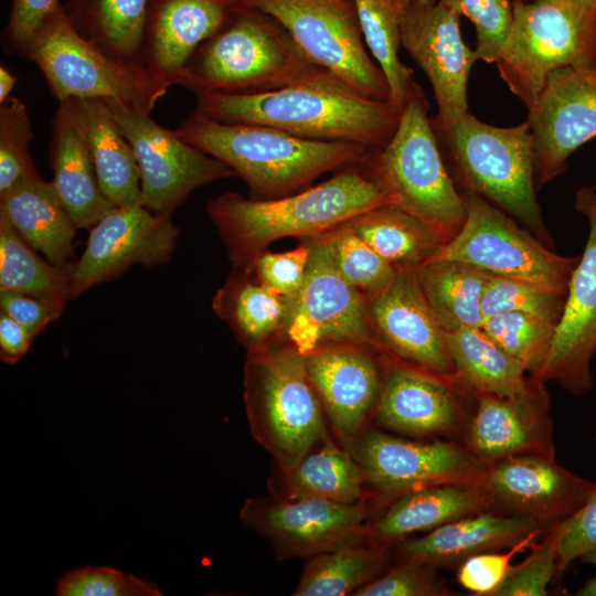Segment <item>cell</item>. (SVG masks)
Here are the masks:
<instances>
[{"label": "cell", "mask_w": 596, "mask_h": 596, "mask_svg": "<svg viewBox=\"0 0 596 596\" xmlns=\"http://www.w3.org/2000/svg\"><path fill=\"white\" fill-rule=\"evenodd\" d=\"M194 110L219 121L265 125L305 139L379 150L393 137L403 108L366 97L319 68L274 91L198 94Z\"/></svg>", "instance_id": "obj_1"}, {"label": "cell", "mask_w": 596, "mask_h": 596, "mask_svg": "<svg viewBox=\"0 0 596 596\" xmlns=\"http://www.w3.org/2000/svg\"><path fill=\"white\" fill-rule=\"evenodd\" d=\"M370 156L336 171L317 185L287 196L253 200L227 192L209 201L206 213L233 268L249 266L277 240L315 237L373 207L395 204L373 174Z\"/></svg>", "instance_id": "obj_2"}, {"label": "cell", "mask_w": 596, "mask_h": 596, "mask_svg": "<svg viewBox=\"0 0 596 596\" xmlns=\"http://www.w3.org/2000/svg\"><path fill=\"white\" fill-rule=\"evenodd\" d=\"M174 131L231 168L253 200L300 192L320 175L362 162L374 151L352 142L305 139L265 125L219 121L196 110Z\"/></svg>", "instance_id": "obj_3"}, {"label": "cell", "mask_w": 596, "mask_h": 596, "mask_svg": "<svg viewBox=\"0 0 596 596\" xmlns=\"http://www.w3.org/2000/svg\"><path fill=\"white\" fill-rule=\"evenodd\" d=\"M319 66L274 18L243 6L191 55L174 85L198 94H249L304 79Z\"/></svg>", "instance_id": "obj_4"}, {"label": "cell", "mask_w": 596, "mask_h": 596, "mask_svg": "<svg viewBox=\"0 0 596 596\" xmlns=\"http://www.w3.org/2000/svg\"><path fill=\"white\" fill-rule=\"evenodd\" d=\"M243 386L251 434L270 455L273 467L289 469L334 438L304 355L287 338L247 351Z\"/></svg>", "instance_id": "obj_5"}, {"label": "cell", "mask_w": 596, "mask_h": 596, "mask_svg": "<svg viewBox=\"0 0 596 596\" xmlns=\"http://www.w3.org/2000/svg\"><path fill=\"white\" fill-rule=\"evenodd\" d=\"M430 121L441 155L449 161L464 193L481 196L546 241L549 233L536 199L533 139L528 121L498 127L469 113L448 125L432 118Z\"/></svg>", "instance_id": "obj_6"}, {"label": "cell", "mask_w": 596, "mask_h": 596, "mask_svg": "<svg viewBox=\"0 0 596 596\" xmlns=\"http://www.w3.org/2000/svg\"><path fill=\"white\" fill-rule=\"evenodd\" d=\"M500 77L530 109L558 67L596 75V0H513Z\"/></svg>", "instance_id": "obj_7"}, {"label": "cell", "mask_w": 596, "mask_h": 596, "mask_svg": "<svg viewBox=\"0 0 596 596\" xmlns=\"http://www.w3.org/2000/svg\"><path fill=\"white\" fill-rule=\"evenodd\" d=\"M428 108L424 91L416 83L393 137L382 149L374 150L369 161L395 204L449 240L465 221L466 204L446 168Z\"/></svg>", "instance_id": "obj_8"}, {"label": "cell", "mask_w": 596, "mask_h": 596, "mask_svg": "<svg viewBox=\"0 0 596 596\" xmlns=\"http://www.w3.org/2000/svg\"><path fill=\"white\" fill-rule=\"evenodd\" d=\"M21 54L40 68L57 102L111 99L150 114L171 87L146 66L113 58L82 36L63 3L44 20Z\"/></svg>", "instance_id": "obj_9"}, {"label": "cell", "mask_w": 596, "mask_h": 596, "mask_svg": "<svg viewBox=\"0 0 596 596\" xmlns=\"http://www.w3.org/2000/svg\"><path fill=\"white\" fill-rule=\"evenodd\" d=\"M278 21L304 54L358 93L391 102L387 81L363 43L353 0H246Z\"/></svg>", "instance_id": "obj_10"}, {"label": "cell", "mask_w": 596, "mask_h": 596, "mask_svg": "<svg viewBox=\"0 0 596 596\" xmlns=\"http://www.w3.org/2000/svg\"><path fill=\"white\" fill-rule=\"evenodd\" d=\"M466 217L434 258L460 260L493 275L524 279L566 292L578 257L544 246L512 216L473 193H462ZM433 260V259H432Z\"/></svg>", "instance_id": "obj_11"}, {"label": "cell", "mask_w": 596, "mask_h": 596, "mask_svg": "<svg viewBox=\"0 0 596 596\" xmlns=\"http://www.w3.org/2000/svg\"><path fill=\"white\" fill-rule=\"evenodd\" d=\"M363 471L372 512L421 488L480 482L486 466L450 441H414L370 427L342 445Z\"/></svg>", "instance_id": "obj_12"}, {"label": "cell", "mask_w": 596, "mask_h": 596, "mask_svg": "<svg viewBox=\"0 0 596 596\" xmlns=\"http://www.w3.org/2000/svg\"><path fill=\"white\" fill-rule=\"evenodd\" d=\"M134 149L141 182L140 202L157 214H172L198 188L235 177L226 164L181 139L134 106L104 99Z\"/></svg>", "instance_id": "obj_13"}, {"label": "cell", "mask_w": 596, "mask_h": 596, "mask_svg": "<svg viewBox=\"0 0 596 596\" xmlns=\"http://www.w3.org/2000/svg\"><path fill=\"white\" fill-rule=\"evenodd\" d=\"M311 245L305 281L291 298L286 338L305 355L332 344H356L379 350L366 296L337 269L326 238H306Z\"/></svg>", "instance_id": "obj_14"}, {"label": "cell", "mask_w": 596, "mask_h": 596, "mask_svg": "<svg viewBox=\"0 0 596 596\" xmlns=\"http://www.w3.org/2000/svg\"><path fill=\"white\" fill-rule=\"evenodd\" d=\"M369 496L355 503L273 494L245 500L240 518L268 541L278 560L308 558L338 546L369 540Z\"/></svg>", "instance_id": "obj_15"}, {"label": "cell", "mask_w": 596, "mask_h": 596, "mask_svg": "<svg viewBox=\"0 0 596 596\" xmlns=\"http://www.w3.org/2000/svg\"><path fill=\"white\" fill-rule=\"evenodd\" d=\"M179 233L171 214L153 213L141 202L115 207L89 228L81 257L65 263L71 299L118 277L132 265L167 263Z\"/></svg>", "instance_id": "obj_16"}, {"label": "cell", "mask_w": 596, "mask_h": 596, "mask_svg": "<svg viewBox=\"0 0 596 596\" xmlns=\"http://www.w3.org/2000/svg\"><path fill=\"white\" fill-rule=\"evenodd\" d=\"M575 209L588 221L587 242L572 272L549 355L531 377L542 383L555 381L582 395L593 387L590 363L596 353V187L576 191Z\"/></svg>", "instance_id": "obj_17"}, {"label": "cell", "mask_w": 596, "mask_h": 596, "mask_svg": "<svg viewBox=\"0 0 596 596\" xmlns=\"http://www.w3.org/2000/svg\"><path fill=\"white\" fill-rule=\"evenodd\" d=\"M460 15L436 0H404L401 45L429 79L438 113L432 119L448 125L468 113L467 83L475 50L461 38Z\"/></svg>", "instance_id": "obj_18"}, {"label": "cell", "mask_w": 596, "mask_h": 596, "mask_svg": "<svg viewBox=\"0 0 596 596\" xmlns=\"http://www.w3.org/2000/svg\"><path fill=\"white\" fill-rule=\"evenodd\" d=\"M536 190L564 173L568 157L596 137V75L558 67L528 109Z\"/></svg>", "instance_id": "obj_19"}, {"label": "cell", "mask_w": 596, "mask_h": 596, "mask_svg": "<svg viewBox=\"0 0 596 596\" xmlns=\"http://www.w3.org/2000/svg\"><path fill=\"white\" fill-rule=\"evenodd\" d=\"M366 301L380 351L438 377L455 376L445 331L425 298L415 269L398 270Z\"/></svg>", "instance_id": "obj_20"}, {"label": "cell", "mask_w": 596, "mask_h": 596, "mask_svg": "<svg viewBox=\"0 0 596 596\" xmlns=\"http://www.w3.org/2000/svg\"><path fill=\"white\" fill-rule=\"evenodd\" d=\"M481 483L492 511L531 518L545 529L576 512L595 487L554 457L535 454L494 461L486 467Z\"/></svg>", "instance_id": "obj_21"}, {"label": "cell", "mask_w": 596, "mask_h": 596, "mask_svg": "<svg viewBox=\"0 0 596 596\" xmlns=\"http://www.w3.org/2000/svg\"><path fill=\"white\" fill-rule=\"evenodd\" d=\"M372 350L356 344H332L304 355L307 376L341 446L363 434L374 422L382 366Z\"/></svg>", "instance_id": "obj_22"}, {"label": "cell", "mask_w": 596, "mask_h": 596, "mask_svg": "<svg viewBox=\"0 0 596 596\" xmlns=\"http://www.w3.org/2000/svg\"><path fill=\"white\" fill-rule=\"evenodd\" d=\"M532 380L530 390L518 396L478 395L467 449L486 467L515 455L554 457L547 394L542 382Z\"/></svg>", "instance_id": "obj_23"}, {"label": "cell", "mask_w": 596, "mask_h": 596, "mask_svg": "<svg viewBox=\"0 0 596 596\" xmlns=\"http://www.w3.org/2000/svg\"><path fill=\"white\" fill-rule=\"evenodd\" d=\"M243 6L238 0H149L145 66L173 86L194 51Z\"/></svg>", "instance_id": "obj_24"}, {"label": "cell", "mask_w": 596, "mask_h": 596, "mask_svg": "<svg viewBox=\"0 0 596 596\" xmlns=\"http://www.w3.org/2000/svg\"><path fill=\"white\" fill-rule=\"evenodd\" d=\"M382 384L374 422L413 437L454 430L460 419L456 397L438 376L397 359L381 358Z\"/></svg>", "instance_id": "obj_25"}, {"label": "cell", "mask_w": 596, "mask_h": 596, "mask_svg": "<svg viewBox=\"0 0 596 596\" xmlns=\"http://www.w3.org/2000/svg\"><path fill=\"white\" fill-rule=\"evenodd\" d=\"M51 127L52 183L77 228H91L117 206L100 191L75 98L58 102Z\"/></svg>", "instance_id": "obj_26"}, {"label": "cell", "mask_w": 596, "mask_h": 596, "mask_svg": "<svg viewBox=\"0 0 596 596\" xmlns=\"http://www.w3.org/2000/svg\"><path fill=\"white\" fill-rule=\"evenodd\" d=\"M546 530L538 521L488 510L440 525L426 535L400 543L401 561L449 566L490 551L511 549Z\"/></svg>", "instance_id": "obj_27"}, {"label": "cell", "mask_w": 596, "mask_h": 596, "mask_svg": "<svg viewBox=\"0 0 596 596\" xmlns=\"http://www.w3.org/2000/svg\"><path fill=\"white\" fill-rule=\"evenodd\" d=\"M382 510L373 521H368V539L393 546L411 534L429 532L451 521L491 510V503L481 481L456 482L403 493Z\"/></svg>", "instance_id": "obj_28"}, {"label": "cell", "mask_w": 596, "mask_h": 596, "mask_svg": "<svg viewBox=\"0 0 596 596\" xmlns=\"http://www.w3.org/2000/svg\"><path fill=\"white\" fill-rule=\"evenodd\" d=\"M291 298L262 284L249 270L234 268L215 292L212 307L247 351L286 338Z\"/></svg>", "instance_id": "obj_29"}, {"label": "cell", "mask_w": 596, "mask_h": 596, "mask_svg": "<svg viewBox=\"0 0 596 596\" xmlns=\"http://www.w3.org/2000/svg\"><path fill=\"white\" fill-rule=\"evenodd\" d=\"M267 487L284 499L355 503L368 496L362 469L336 438L313 448L289 469L273 467Z\"/></svg>", "instance_id": "obj_30"}, {"label": "cell", "mask_w": 596, "mask_h": 596, "mask_svg": "<svg viewBox=\"0 0 596 596\" xmlns=\"http://www.w3.org/2000/svg\"><path fill=\"white\" fill-rule=\"evenodd\" d=\"M0 214L47 260L61 264L73 254L77 226L62 204L52 181H22L0 195Z\"/></svg>", "instance_id": "obj_31"}, {"label": "cell", "mask_w": 596, "mask_h": 596, "mask_svg": "<svg viewBox=\"0 0 596 596\" xmlns=\"http://www.w3.org/2000/svg\"><path fill=\"white\" fill-rule=\"evenodd\" d=\"M100 191L116 206L140 202L141 182L132 147L100 98L76 99Z\"/></svg>", "instance_id": "obj_32"}, {"label": "cell", "mask_w": 596, "mask_h": 596, "mask_svg": "<svg viewBox=\"0 0 596 596\" xmlns=\"http://www.w3.org/2000/svg\"><path fill=\"white\" fill-rule=\"evenodd\" d=\"M347 223L397 272L434 259L448 241L436 227L394 203L373 207Z\"/></svg>", "instance_id": "obj_33"}, {"label": "cell", "mask_w": 596, "mask_h": 596, "mask_svg": "<svg viewBox=\"0 0 596 596\" xmlns=\"http://www.w3.org/2000/svg\"><path fill=\"white\" fill-rule=\"evenodd\" d=\"M446 347L459 377L477 395L513 397L528 392L532 377L523 366L500 349L481 327L445 331Z\"/></svg>", "instance_id": "obj_34"}, {"label": "cell", "mask_w": 596, "mask_h": 596, "mask_svg": "<svg viewBox=\"0 0 596 596\" xmlns=\"http://www.w3.org/2000/svg\"><path fill=\"white\" fill-rule=\"evenodd\" d=\"M149 0H68L72 25L113 58L145 66L143 29Z\"/></svg>", "instance_id": "obj_35"}, {"label": "cell", "mask_w": 596, "mask_h": 596, "mask_svg": "<svg viewBox=\"0 0 596 596\" xmlns=\"http://www.w3.org/2000/svg\"><path fill=\"white\" fill-rule=\"evenodd\" d=\"M425 298L444 331L481 327V302L492 274L471 264L433 259L415 269Z\"/></svg>", "instance_id": "obj_36"}, {"label": "cell", "mask_w": 596, "mask_h": 596, "mask_svg": "<svg viewBox=\"0 0 596 596\" xmlns=\"http://www.w3.org/2000/svg\"><path fill=\"white\" fill-rule=\"evenodd\" d=\"M391 547L364 540L310 556L292 595H353L382 572Z\"/></svg>", "instance_id": "obj_37"}, {"label": "cell", "mask_w": 596, "mask_h": 596, "mask_svg": "<svg viewBox=\"0 0 596 596\" xmlns=\"http://www.w3.org/2000/svg\"><path fill=\"white\" fill-rule=\"evenodd\" d=\"M0 214V291H15L66 307L70 284L65 263L39 256Z\"/></svg>", "instance_id": "obj_38"}, {"label": "cell", "mask_w": 596, "mask_h": 596, "mask_svg": "<svg viewBox=\"0 0 596 596\" xmlns=\"http://www.w3.org/2000/svg\"><path fill=\"white\" fill-rule=\"evenodd\" d=\"M364 41L382 70L391 103L403 108L416 82L398 58L404 0H353Z\"/></svg>", "instance_id": "obj_39"}, {"label": "cell", "mask_w": 596, "mask_h": 596, "mask_svg": "<svg viewBox=\"0 0 596 596\" xmlns=\"http://www.w3.org/2000/svg\"><path fill=\"white\" fill-rule=\"evenodd\" d=\"M481 329L534 376L549 355L556 326L530 315L507 312L485 318Z\"/></svg>", "instance_id": "obj_40"}, {"label": "cell", "mask_w": 596, "mask_h": 596, "mask_svg": "<svg viewBox=\"0 0 596 596\" xmlns=\"http://www.w3.org/2000/svg\"><path fill=\"white\" fill-rule=\"evenodd\" d=\"M341 276L363 295L386 287L397 270L345 222L321 234Z\"/></svg>", "instance_id": "obj_41"}, {"label": "cell", "mask_w": 596, "mask_h": 596, "mask_svg": "<svg viewBox=\"0 0 596 596\" xmlns=\"http://www.w3.org/2000/svg\"><path fill=\"white\" fill-rule=\"evenodd\" d=\"M566 292L544 285L491 275L482 296L483 317L520 312L557 326L564 309Z\"/></svg>", "instance_id": "obj_42"}, {"label": "cell", "mask_w": 596, "mask_h": 596, "mask_svg": "<svg viewBox=\"0 0 596 596\" xmlns=\"http://www.w3.org/2000/svg\"><path fill=\"white\" fill-rule=\"evenodd\" d=\"M32 138L25 104L10 96L0 104V195L22 181L40 177L29 152Z\"/></svg>", "instance_id": "obj_43"}, {"label": "cell", "mask_w": 596, "mask_h": 596, "mask_svg": "<svg viewBox=\"0 0 596 596\" xmlns=\"http://www.w3.org/2000/svg\"><path fill=\"white\" fill-rule=\"evenodd\" d=\"M458 15L467 17L476 28L475 53L478 60L496 63L509 36L513 21L510 0H439Z\"/></svg>", "instance_id": "obj_44"}, {"label": "cell", "mask_w": 596, "mask_h": 596, "mask_svg": "<svg viewBox=\"0 0 596 596\" xmlns=\"http://www.w3.org/2000/svg\"><path fill=\"white\" fill-rule=\"evenodd\" d=\"M152 582L107 566H82L60 577L57 596H161Z\"/></svg>", "instance_id": "obj_45"}, {"label": "cell", "mask_w": 596, "mask_h": 596, "mask_svg": "<svg viewBox=\"0 0 596 596\" xmlns=\"http://www.w3.org/2000/svg\"><path fill=\"white\" fill-rule=\"evenodd\" d=\"M558 523V522H557ZM557 523L547 528L546 536L531 554L511 570L492 596H545L557 571Z\"/></svg>", "instance_id": "obj_46"}, {"label": "cell", "mask_w": 596, "mask_h": 596, "mask_svg": "<svg viewBox=\"0 0 596 596\" xmlns=\"http://www.w3.org/2000/svg\"><path fill=\"white\" fill-rule=\"evenodd\" d=\"M449 590L437 567L416 561L401 563L360 587L353 596H440Z\"/></svg>", "instance_id": "obj_47"}, {"label": "cell", "mask_w": 596, "mask_h": 596, "mask_svg": "<svg viewBox=\"0 0 596 596\" xmlns=\"http://www.w3.org/2000/svg\"><path fill=\"white\" fill-rule=\"evenodd\" d=\"M310 251L309 241L304 238L302 244L294 249L262 253L244 269L249 270L273 291L294 298L305 281Z\"/></svg>", "instance_id": "obj_48"}, {"label": "cell", "mask_w": 596, "mask_h": 596, "mask_svg": "<svg viewBox=\"0 0 596 596\" xmlns=\"http://www.w3.org/2000/svg\"><path fill=\"white\" fill-rule=\"evenodd\" d=\"M536 538H529L508 552H482L465 558L458 568L457 579L473 595L492 596L511 570V558L530 546Z\"/></svg>", "instance_id": "obj_49"}, {"label": "cell", "mask_w": 596, "mask_h": 596, "mask_svg": "<svg viewBox=\"0 0 596 596\" xmlns=\"http://www.w3.org/2000/svg\"><path fill=\"white\" fill-rule=\"evenodd\" d=\"M557 571L596 550V482L588 499L572 515L557 523Z\"/></svg>", "instance_id": "obj_50"}, {"label": "cell", "mask_w": 596, "mask_h": 596, "mask_svg": "<svg viewBox=\"0 0 596 596\" xmlns=\"http://www.w3.org/2000/svg\"><path fill=\"white\" fill-rule=\"evenodd\" d=\"M60 3L58 0H11L9 19L3 31L6 43L21 53Z\"/></svg>", "instance_id": "obj_51"}, {"label": "cell", "mask_w": 596, "mask_h": 596, "mask_svg": "<svg viewBox=\"0 0 596 596\" xmlns=\"http://www.w3.org/2000/svg\"><path fill=\"white\" fill-rule=\"evenodd\" d=\"M0 309L36 337L64 307L15 291H0Z\"/></svg>", "instance_id": "obj_52"}, {"label": "cell", "mask_w": 596, "mask_h": 596, "mask_svg": "<svg viewBox=\"0 0 596 596\" xmlns=\"http://www.w3.org/2000/svg\"><path fill=\"white\" fill-rule=\"evenodd\" d=\"M35 337L6 313H0V358L4 363L18 362Z\"/></svg>", "instance_id": "obj_53"}, {"label": "cell", "mask_w": 596, "mask_h": 596, "mask_svg": "<svg viewBox=\"0 0 596 596\" xmlns=\"http://www.w3.org/2000/svg\"><path fill=\"white\" fill-rule=\"evenodd\" d=\"M17 76L11 73L6 65H0V104L10 97V93L15 87Z\"/></svg>", "instance_id": "obj_54"}, {"label": "cell", "mask_w": 596, "mask_h": 596, "mask_svg": "<svg viewBox=\"0 0 596 596\" xmlns=\"http://www.w3.org/2000/svg\"><path fill=\"white\" fill-rule=\"evenodd\" d=\"M581 561L586 563H592L596 566V550L584 555ZM577 595L581 596H596V575L592 577L587 583L579 589Z\"/></svg>", "instance_id": "obj_55"}, {"label": "cell", "mask_w": 596, "mask_h": 596, "mask_svg": "<svg viewBox=\"0 0 596 596\" xmlns=\"http://www.w3.org/2000/svg\"><path fill=\"white\" fill-rule=\"evenodd\" d=\"M238 1H240L242 4H244V6H245V3H246V0H238Z\"/></svg>", "instance_id": "obj_56"}]
</instances>
